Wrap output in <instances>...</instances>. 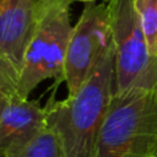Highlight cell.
Instances as JSON below:
<instances>
[{
    "mask_svg": "<svg viewBox=\"0 0 157 157\" xmlns=\"http://www.w3.org/2000/svg\"><path fill=\"white\" fill-rule=\"evenodd\" d=\"M7 97H9L7 94H5V93H1V92H0V109H1V107H2L4 102H5V99H6Z\"/></svg>",
    "mask_w": 157,
    "mask_h": 157,
    "instance_id": "11",
    "label": "cell"
},
{
    "mask_svg": "<svg viewBox=\"0 0 157 157\" xmlns=\"http://www.w3.org/2000/svg\"><path fill=\"white\" fill-rule=\"evenodd\" d=\"M152 157H157V150H156V152L152 155Z\"/></svg>",
    "mask_w": 157,
    "mask_h": 157,
    "instance_id": "13",
    "label": "cell"
},
{
    "mask_svg": "<svg viewBox=\"0 0 157 157\" xmlns=\"http://www.w3.org/2000/svg\"><path fill=\"white\" fill-rule=\"evenodd\" d=\"M114 93L113 44L76 94L63 101H55L53 94L44 105L45 123L56 137L61 157H94L98 134Z\"/></svg>",
    "mask_w": 157,
    "mask_h": 157,
    "instance_id": "1",
    "label": "cell"
},
{
    "mask_svg": "<svg viewBox=\"0 0 157 157\" xmlns=\"http://www.w3.org/2000/svg\"><path fill=\"white\" fill-rule=\"evenodd\" d=\"M157 150V86L114 93L94 157H152Z\"/></svg>",
    "mask_w": 157,
    "mask_h": 157,
    "instance_id": "2",
    "label": "cell"
},
{
    "mask_svg": "<svg viewBox=\"0 0 157 157\" xmlns=\"http://www.w3.org/2000/svg\"><path fill=\"white\" fill-rule=\"evenodd\" d=\"M47 128L44 107L39 101L9 96L0 109V157Z\"/></svg>",
    "mask_w": 157,
    "mask_h": 157,
    "instance_id": "7",
    "label": "cell"
},
{
    "mask_svg": "<svg viewBox=\"0 0 157 157\" xmlns=\"http://www.w3.org/2000/svg\"><path fill=\"white\" fill-rule=\"evenodd\" d=\"M20 80V72L17 69L0 54V92L7 96L17 94V85Z\"/></svg>",
    "mask_w": 157,
    "mask_h": 157,
    "instance_id": "10",
    "label": "cell"
},
{
    "mask_svg": "<svg viewBox=\"0 0 157 157\" xmlns=\"http://www.w3.org/2000/svg\"><path fill=\"white\" fill-rule=\"evenodd\" d=\"M113 45L105 2H86L70 36L64 75L67 96H74L91 76L103 54Z\"/></svg>",
    "mask_w": 157,
    "mask_h": 157,
    "instance_id": "5",
    "label": "cell"
},
{
    "mask_svg": "<svg viewBox=\"0 0 157 157\" xmlns=\"http://www.w3.org/2000/svg\"><path fill=\"white\" fill-rule=\"evenodd\" d=\"M72 0H38L34 29L20 72L17 96L28 98L44 80L55 81L54 91L65 81L64 65L72 32L70 5Z\"/></svg>",
    "mask_w": 157,
    "mask_h": 157,
    "instance_id": "3",
    "label": "cell"
},
{
    "mask_svg": "<svg viewBox=\"0 0 157 157\" xmlns=\"http://www.w3.org/2000/svg\"><path fill=\"white\" fill-rule=\"evenodd\" d=\"M74 1V0H72ZM76 1H83V2H93L94 0H76Z\"/></svg>",
    "mask_w": 157,
    "mask_h": 157,
    "instance_id": "12",
    "label": "cell"
},
{
    "mask_svg": "<svg viewBox=\"0 0 157 157\" xmlns=\"http://www.w3.org/2000/svg\"><path fill=\"white\" fill-rule=\"evenodd\" d=\"M38 0H0V54L21 72L29 44Z\"/></svg>",
    "mask_w": 157,
    "mask_h": 157,
    "instance_id": "6",
    "label": "cell"
},
{
    "mask_svg": "<svg viewBox=\"0 0 157 157\" xmlns=\"http://www.w3.org/2000/svg\"><path fill=\"white\" fill-rule=\"evenodd\" d=\"M2 157H61L53 131L47 126L29 140L11 147Z\"/></svg>",
    "mask_w": 157,
    "mask_h": 157,
    "instance_id": "8",
    "label": "cell"
},
{
    "mask_svg": "<svg viewBox=\"0 0 157 157\" xmlns=\"http://www.w3.org/2000/svg\"><path fill=\"white\" fill-rule=\"evenodd\" d=\"M150 54L157 59V0H134Z\"/></svg>",
    "mask_w": 157,
    "mask_h": 157,
    "instance_id": "9",
    "label": "cell"
},
{
    "mask_svg": "<svg viewBox=\"0 0 157 157\" xmlns=\"http://www.w3.org/2000/svg\"><path fill=\"white\" fill-rule=\"evenodd\" d=\"M115 52V93L157 86V59L147 48L134 0H105Z\"/></svg>",
    "mask_w": 157,
    "mask_h": 157,
    "instance_id": "4",
    "label": "cell"
}]
</instances>
